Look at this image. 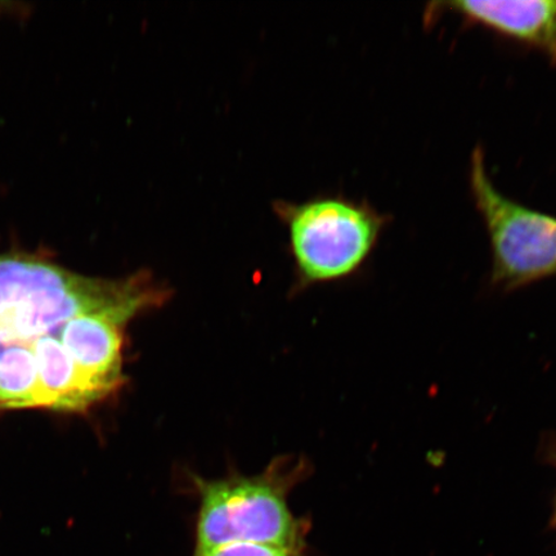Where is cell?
<instances>
[{
	"mask_svg": "<svg viewBox=\"0 0 556 556\" xmlns=\"http://www.w3.org/2000/svg\"><path fill=\"white\" fill-rule=\"evenodd\" d=\"M123 326L115 317L89 313L70 319L60 331L76 367L108 395L124 382Z\"/></svg>",
	"mask_w": 556,
	"mask_h": 556,
	"instance_id": "cell-6",
	"label": "cell"
},
{
	"mask_svg": "<svg viewBox=\"0 0 556 556\" xmlns=\"http://www.w3.org/2000/svg\"><path fill=\"white\" fill-rule=\"evenodd\" d=\"M443 12L536 51L556 66V0H458L428 10L430 17Z\"/></svg>",
	"mask_w": 556,
	"mask_h": 556,
	"instance_id": "cell-5",
	"label": "cell"
},
{
	"mask_svg": "<svg viewBox=\"0 0 556 556\" xmlns=\"http://www.w3.org/2000/svg\"><path fill=\"white\" fill-rule=\"evenodd\" d=\"M274 211L287 228L299 276L308 283L336 281L357 273L392 220L391 215L366 201L342 194L303 203L280 200Z\"/></svg>",
	"mask_w": 556,
	"mask_h": 556,
	"instance_id": "cell-2",
	"label": "cell"
},
{
	"mask_svg": "<svg viewBox=\"0 0 556 556\" xmlns=\"http://www.w3.org/2000/svg\"><path fill=\"white\" fill-rule=\"evenodd\" d=\"M0 9H2V4H0Z\"/></svg>",
	"mask_w": 556,
	"mask_h": 556,
	"instance_id": "cell-8",
	"label": "cell"
},
{
	"mask_svg": "<svg viewBox=\"0 0 556 556\" xmlns=\"http://www.w3.org/2000/svg\"><path fill=\"white\" fill-rule=\"evenodd\" d=\"M168 296L149 273L106 280L21 254L0 255V345L34 346L75 317L101 313L124 325Z\"/></svg>",
	"mask_w": 556,
	"mask_h": 556,
	"instance_id": "cell-1",
	"label": "cell"
},
{
	"mask_svg": "<svg viewBox=\"0 0 556 556\" xmlns=\"http://www.w3.org/2000/svg\"><path fill=\"white\" fill-rule=\"evenodd\" d=\"M469 187L489 235L492 281L519 289L556 276V217L507 198L486 169L477 146L470 157Z\"/></svg>",
	"mask_w": 556,
	"mask_h": 556,
	"instance_id": "cell-4",
	"label": "cell"
},
{
	"mask_svg": "<svg viewBox=\"0 0 556 556\" xmlns=\"http://www.w3.org/2000/svg\"><path fill=\"white\" fill-rule=\"evenodd\" d=\"M192 556H307L305 546L231 544Z\"/></svg>",
	"mask_w": 556,
	"mask_h": 556,
	"instance_id": "cell-7",
	"label": "cell"
},
{
	"mask_svg": "<svg viewBox=\"0 0 556 556\" xmlns=\"http://www.w3.org/2000/svg\"><path fill=\"white\" fill-rule=\"evenodd\" d=\"M201 503L193 554L231 544L305 546L304 526L288 505L280 472L198 481Z\"/></svg>",
	"mask_w": 556,
	"mask_h": 556,
	"instance_id": "cell-3",
	"label": "cell"
}]
</instances>
